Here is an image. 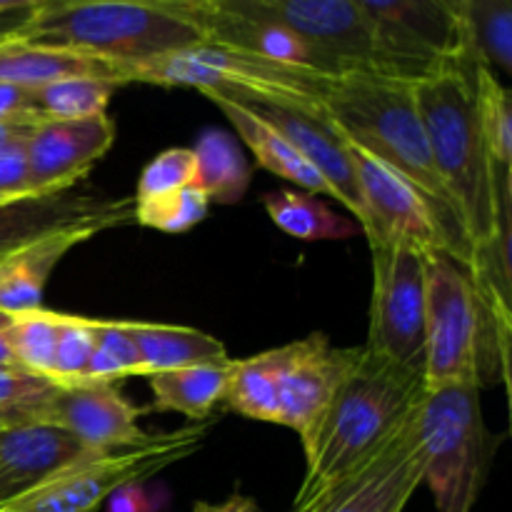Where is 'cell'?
Instances as JSON below:
<instances>
[{"instance_id": "cell-1", "label": "cell", "mask_w": 512, "mask_h": 512, "mask_svg": "<svg viewBox=\"0 0 512 512\" xmlns=\"http://www.w3.org/2000/svg\"><path fill=\"white\" fill-rule=\"evenodd\" d=\"M423 393V373L360 345L313 443L305 448V478L290 512L308 510L363 470L415 413Z\"/></svg>"}, {"instance_id": "cell-2", "label": "cell", "mask_w": 512, "mask_h": 512, "mask_svg": "<svg viewBox=\"0 0 512 512\" xmlns=\"http://www.w3.org/2000/svg\"><path fill=\"white\" fill-rule=\"evenodd\" d=\"M478 65L485 63L473 53L455 68L413 85V100L428 138L433 165L473 248V270L500 225H510V215L498 220V215L510 213V208H503L500 213L495 208L493 160L475 108L473 80Z\"/></svg>"}, {"instance_id": "cell-3", "label": "cell", "mask_w": 512, "mask_h": 512, "mask_svg": "<svg viewBox=\"0 0 512 512\" xmlns=\"http://www.w3.org/2000/svg\"><path fill=\"white\" fill-rule=\"evenodd\" d=\"M20 40L108 60L130 70L133 83L143 65L205 45L183 0H40Z\"/></svg>"}, {"instance_id": "cell-4", "label": "cell", "mask_w": 512, "mask_h": 512, "mask_svg": "<svg viewBox=\"0 0 512 512\" xmlns=\"http://www.w3.org/2000/svg\"><path fill=\"white\" fill-rule=\"evenodd\" d=\"M510 333L463 265L425 255V390L508 380Z\"/></svg>"}, {"instance_id": "cell-5", "label": "cell", "mask_w": 512, "mask_h": 512, "mask_svg": "<svg viewBox=\"0 0 512 512\" xmlns=\"http://www.w3.org/2000/svg\"><path fill=\"white\" fill-rule=\"evenodd\" d=\"M323 108L343 138L383 160L388 168L418 185L440 208L455 215L453 200L433 165L428 138L415 108L413 85L378 75H338L325 93Z\"/></svg>"}, {"instance_id": "cell-6", "label": "cell", "mask_w": 512, "mask_h": 512, "mask_svg": "<svg viewBox=\"0 0 512 512\" xmlns=\"http://www.w3.org/2000/svg\"><path fill=\"white\" fill-rule=\"evenodd\" d=\"M423 483L438 512H470L488 473V430L473 385L425 390L418 408Z\"/></svg>"}, {"instance_id": "cell-7", "label": "cell", "mask_w": 512, "mask_h": 512, "mask_svg": "<svg viewBox=\"0 0 512 512\" xmlns=\"http://www.w3.org/2000/svg\"><path fill=\"white\" fill-rule=\"evenodd\" d=\"M210 420L170 435H155L140 448L118 453H90L45 478L0 512H95L115 490L140 485L170 465L198 453Z\"/></svg>"}, {"instance_id": "cell-8", "label": "cell", "mask_w": 512, "mask_h": 512, "mask_svg": "<svg viewBox=\"0 0 512 512\" xmlns=\"http://www.w3.org/2000/svg\"><path fill=\"white\" fill-rule=\"evenodd\" d=\"M345 148L363 200L365 220L360 230L365 238L393 240L423 255L443 253L468 273L473 270V248L455 215L353 140L345 138Z\"/></svg>"}, {"instance_id": "cell-9", "label": "cell", "mask_w": 512, "mask_h": 512, "mask_svg": "<svg viewBox=\"0 0 512 512\" xmlns=\"http://www.w3.org/2000/svg\"><path fill=\"white\" fill-rule=\"evenodd\" d=\"M373 23L383 78L415 85L473 55L463 0H360Z\"/></svg>"}, {"instance_id": "cell-10", "label": "cell", "mask_w": 512, "mask_h": 512, "mask_svg": "<svg viewBox=\"0 0 512 512\" xmlns=\"http://www.w3.org/2000/svg\"><path fill=\"white\" fill-rule=\"evenodd\" d=\"M373 298L365 348L403 368L425 365V255L393 240H368Z\"/></svg>"}, {"instance_id": "cell-11", "label": "cell", "mask_w": 512, "mask_h": 512, "mask_svg": "<svg viewBox=\"0 0 512 512\" xmlns=\"http://www.w3.org/2000/svg\"><path fill=\"white\" fill-rule=\"evenodd\" d=\"M243 13L293 30L328 55L340 75L383 78L373 23L360 0H230Z\"/></svg>"}, {"instance_id": "cell-12", "label": "cell", "mask_w": 512, "mask_h": 512, "mask_svg": "<svg viewBox=\"0 0 512 512\" xmlns=\"http://www.w3.org/2000/svg\"><path fill=\"white\" fill-rule=\"evenodd\" d=\"M215 95H223V98L243 105L245 110H250L260 120H265L270 128L278 130L323 175L333 198L340 200L353 213L355 223L363 225V200H360L358 183H355V173L348 158V148H345V138L335 130V125L330 123L323 108L283 103V100L243 93V90H220Z\"/></svg>"}, {"instance_id": "cell-13", "label": "cell", "mask_w": 512, "mask_h": 512, "mask_svg": "<svg viewBox=\"0 0 512 512\" xmlns=\"http://www.w3.org/2000/svg\"><path fill=\"white\" fill-rule=\"evenodd\" d=\"M358 348H333L323 333L283 345L280 425L295 430L303 450L313 443Z\"/></svg>"}, {"instance_id": "cell-14", "label": "cell", "mask_w": 512, "mask_h": 512, "mask_svg": "<svg viewBox=\"0 0 512 512\" xmlns=\"http://www.w3.org/2000/svg\"><path fill=\"white\" fill-rule=\"evenodd\" d=\"M140 415L143 410L133 408L120 393V383L83 380L60 385L45 410L43 425L65 430L90 453H118L155 438L140 428Z\"/></svg>"}, {"instance_id": "cell-15", "label": "cell", "mask_w": 512, "mask_h": 512, "mask_svg": "<svg viewBox=\"0 0 512 512\" xmlns=\"http://www.w3.org/2000/svg\"><path fill=\"white\" fill-rule=\"evenodd\" d=\"M418 408L363 470L303 512H403L423 483L425 470Z\"/></svg>"}, {"instance_id": "cell-16", "label": "cell", "mask_w": 512, "mask_h": 512, "mask_svg": "<svg viewBox=\"0 0 512 512\" xmlns=\"http://www.w3.org/2000/svg\"><path fill=\"white\" fill-rule=\"evenodd\" d=\"M185 13L203 33L205 45L255 55L293 68L315 70L323 75H340L333 60L315 45L270 20L255 18L235 8L230 0H183Z\"/></svg>"}, {"instance_id": "cell-17", "label": "cell", "mask_w": 512, "mask_h": 512, "mask_svg": "<svg viewBox=\"0 0 512 512\" xmlns=\"http://www.w3.org/2000/svg\"><path fill=\"white\" fill-rule=\"evenodd\" d=\"M135 223L133 198H105L93 193H48L0 203V260L23 245L70 228L100 230L123 228Z\"/></svg>"}, {"instance_id": "cell-18", "label": "cell", "mask_w": 512, "mask_h": 512, "mask_svg": "<svg viewBox=\"0 0 512 512\" xmlns=\"http://www.w3.org/2000/svg\"><path fill=\"white\" fill-rule=\"evenodd\" d=\"M115 140V123L105 115L80 120L40 118L25 140L30 185L35 195L73 190Z\"/></svg>"}, {"instance_id": "cell-19", "label": "cell", "mask_w": 512, "mask_h": 512, "mask_svg": "<svg viewBox=\"0 0 512 512\" xmlns=\"http://www.w3.org/2000/svg\"><path fill=\"white\" fill-rule=\"evenodd\" d=\"M83 455H90V450L60 428L50 425L3 428L0 430V508L18 500L20 495Z\"/></svg>"}, {"instance_id": "cell-20", "label": "cell", "mask_w": 512, "mask_h": 512, "mask_svg": "<svg viewBox=\"0 0 512 512\" xmlns=\"http://www.w3.org/2000/svg\"><path fill=\"white\" fill-rule=\"evenodd\" d=\"M105 230L88 228L58 230L23 245L0 260V313L18 315L43 308V290L60 260L78 245L93 240Z\"/></svg>"}, {"instance_id": "cell-21", "label": "cell", "mask_w": 512, "mask_h": 512, "mask_svg": "<svg viewBox=\"0 0 512 512\" xmlns=\"http://www.w3.org/2000/svg\"><path fill=\"white\" fill-rule=\"evenodd\" d=\"M65 78H98L115 85L133 83L130 70L93 55L63 48H43L15 38L0 43V83L20 88H40Z\"/></svg>"}, {"instance_id": "cell-22", "label": "cell", "mask_w": 512, "mask_h": 512, "mask_svg": "<svg viewBox=\"0 0 512 512\" xmlns=\"http://www.w3.org/2000/svg\"><path fill=\"white\" fill-rule=\"evenodd\" d=\"M205 98L213 100L220 110H223L225 118L233 123V128L238 130L240 140L253 150V155L258 158L260 168L270 170V173L280 175L283 180H290L293 185L308 190L310 195H330L328 183L323 180V175L278 133V130L270 128L265 120H260L258 115H253L250 110H245L243 105L233 103V100L223 98V95L205 93Z\"/></svg>"}, {"instance_id": "cell-23", "label": "cell", "mask_w": 512, "mask_h": 512, "mask_svg": "<svg viewBox=\"0 0 512 512\" xmlns=\"http://www.w3.org/2000/svg\"><path fill=\"white\" fill-rule=\"evenodd\" d=\"M123 323L138 348L143 378L150 373H163V370L218 365L230 360L228 350L220 340L195 328L140 323V320H123Z\"/></svg>"}, {"instance_id": "cell-24", "label": "cell", "mask_w": 512, "mask_h": 512, "mask_svg": "<svg viewBox=\"0 0 512 512\" xmlns=\"http://www.w3.org/2000/svg\"><path fill=\"white\" fill-rule=\"evenodd\" d=\"M230 370H233V358L218 365H195V368L145 375L143 380L153 393V403L143 408V413H180L205 423L210 413L223 403Z\"/></svg>"}, {"instance_id": "cell-25", "label": "cell", "mask_w": 512, "mask_h": 512, "mask_svg": "<svg viewBox=\"0 0 512 512\" xmlns=\"http://www.w3.org/2000/svg\"><path fill=\"white\" fill-rule=\"evenodd\" d=\"M280 378H283V348L233 360L223 405L243 418L280 425Z\"/></svg>"}, {"instance_id": "cell-26", "label": "cell", "mask_w": 512, "mask_h": 512, "mask_svg": "<svg viewBox=\"0 0 512 512\" xmlns=\"http://www.w3.org/2000/svg\"><path fill=\"white\" fill-rule=\"evenodd\" d=\"M195 183L210 203L235 205L250 188V165L225 130H205L193 148Z\"/></svg>"}, {"instance_id": "cell-27", "label": "cell", "mask_w": 512, "mask_h": 512, "mask_svg": "<svg viewBox=\"0 0 512 512\" xmlns=\"http://www.w3.org/2000/svg\"><path fill=\"white\" fill-rule=\"evenodd\" d=\"M270 220L283 233L313 243V240H345L360 230L355 220L343 218L333 208L310 193L298 190H273L263 195Z\"/></svg>"}, {"instance_id": "cell-28", "label": "cell", "mask_w": 512, "mask_h": 512, "mask_svg": "<svg viewBox=\"0 0 512 512\" xmlns=\"http://www.w3.org/2000/svg\"><path fill=\"white\" fill-rule=\"evenodd\" d=\"M475 108L480 130L493 160V183H512V100L510 90L495 78L488 65L475 70Z\"/></svg>"}, {"instance_id": "cell-29", "label": "cell", "mask_w": 512, "mask_h": 512, "mask_svg": "<svg viewBox=\"0 0 512 512\" xmlns=\"http://www.w3.org/2000/svg\"><path fill=\"white\" fill-rule=\"evenodd\" d=\"M120 85L98 78H65L30 88L33 110L40 118L80 120L105 115L110 98Z\"/></svg>"}, {"instance_id": "cell-30", "label": "cell", "mask_w": 512, "mask_h": 512, "mask_svg": "<svg viewBox=\"0 0 512 512\" xmlns=\"http://www.w3.org/2000/svg\"><path fill=\"white\" fill-rule=\"evenodd\" d=\"M60 385L20 365H0V428L43 425Z\"/></svg>"}, {"instance_id": "cell-31", "label": "cell", "mask_w": 512, "mask_h": 512, "mask_svg": "<svg viewBox=\"0 0 512 512\" xmlns=\"http://www.w3.org/2000/svg\"><path fill=\"white\" fill-rule=\"evenodd\" d=\"M468 38L475 55L493 70H512V5L510 0H463Z\"/></svg>"}, {"instance_id": "cell-32", "label": "cell", "mask_w": 512, "mask_h": 512, "mask_svg": "<svg viewBox=\"0 0 512 512\" xmlns=\"http://www.w3.org/2000/svg\"><path fill=\"white\" fill-rule=\"evenodd\" d=\"M60 313L50 310H30V313L10 315L5 340L15 365L35 375L53 380V355L58 340Z\"/></svg>"}, {"instance_id": "cell-33", "label": "cell", "mask_w": 512, "mask_h": 512, "mask_svg": "<svg viewBox=\"0 0 512 512\" xmlns=\"http://www.w3.org/2000/svg\"><path fill=\"white\" fill-rule=\"evenodd\" d=\"M143 378L138 348L123 320H93V353L83 380H108L123 383Z\"/></svg>"}, {"instance_id": "cell-34", "label": "cell", "mask_w": 512, "mask_h": 512, "mask_svg": "<svg viewBox=\"0 0 512 512\" xmlns=\"http://www.w3.org/2000/svg\"><path fill=\"white\" fill-rule=\"evenodd\" d=\"M208 208V195L200 190L198 183H190L173 193L135 200V223L160 230V233H185L205 220Z\"/></svg>"}, {"instance_id": "cell-35", "label": "cell", "mask_w": 512, "mask_h": 512, "mask_svg": "<svg viewBox=\"0 0 512 512\" xmlns=\"http://www.w3.org/2000/svg\"><path fill=\"white\" fill-rule=\"evenodd\" d=\"M93 353V318L60 313L53 355V380L58 385L83 383Z\"/></svg>"}, {"instance_id": "cell-36", "label": "cell", "mask_w": 512, "mask_h": 512, "mask_svg": "<svg viewBox=\"0 0 512 512\" xmlns=\"http://www.w3.org/2000/svg\"><path fill=\"white\" fill-rule=\"evenodd\" d=\"M195 183V155L193 148H170L155 155L143 168L133 200H148L155 195L173 193Z\"/></svg>"}, {"instance_id": "cell-37", "label": "cell", "mask_w": 512, "mask_h": 512, "mask_svg": "<svg viewBox=\"0 0 512 512\" xmlns=\"http://www.w3.org/2000/svg\"><path fill=\"white\" fill-rule=\"evenodd\" d=\"M30 195H35V190L30 185L25 145L0 150V203H5V200L30 198Z\"/></svg>"}, {"instance_id": "cell-38", "label": "cell", "mask_w": 512, "mask_h": 512, "mask_svg": "<svg viewBox=\"0 0 512 512\" xmlns=\"http://www.w3.org/2000/svg\"><path fill=\"white\" fill-rule=\"evenodd\" d=\"M38 5L40 0H10V3L0 10V43L20 38L25 25L33 20Z\"/></svg>"}, {"instance_id": "cell-39", "label": "cell", "mask_w": 512, "mask_h": 512, "mask_svg": "<svg viewBox=\"0 0 512 512\" xmlns=\"http://www.w3.org/2000/svg\"><path fill=\"white\" fill-rule=\"evenodd\" d=\"M18 118H40V115H35L33 110L30 88L0 83V123H5V120H18Z\"/></svg>"}, {"instance_id": "cell-40", "label": "cell", "mask_w": 512, "mask_h": 512, "mask_svg": "<svg viewBox=\"0 0 512 512\" xmlns=\"http://www.w3.org/2000/svg\"><path fill=\"white\" fill-rule=\"evenodd\" d=\"M108 512H158V508L140 485H125L108 498Z\"/></svg>"}, {"instance_id": "cell-41", "label": "cell", "mask_w": 512, "mask_h": 512, "mask_svg": "<svg viewBox=\"0 0 512 512\" xmlns=\"http://www.w3.org/2000/svg\"><path fill=\"white\" fill-rule=\"evenodd\" d=\"M38 120L40 118H18V120H5V123H0V150L25 145V140H28V135L33 133Z\"/></svg>"}, {"instance_id": "cell-42", "label": "cell", "mask_w": 512, "mask_h": 512, "mask_svg": "<svg viewBox=\"0 0 512 512\" xmlns=\"http://www.w3.org/2000/svg\"><path fill=\"white\" fill-rule=\"evenodd\" d=\"M190 512H260V508L253 498L235 493L228 500H223V503H205V500H200Z\"/></svg>"}, {"instance_id": "cell-43", "label": "cell", "mask_w": 512, "mask_h": 512, "mask_svg": "<svg viewBox=\"0 0 512 512\" xmlns=\"http://www.w3.org/2000/svg\"><path fill=\"white\" fill-rule=\"evenodd\" d=\"M8 323H10V315L0 313V365H15L13 358H10L8 340H5V330H8Z\"/></svg>"}, {"instance_id": "cell-44", "label": "cell", "mask_w": 512, "mask_h": 512, "mask_svg": "<svg viewBox=\"0 0 512 512\" xmlns=\"http://www.w3.org/2000/svg\"><path fill=\"white\" fill-rule=\"evenodd\" d=\"M8 3H10V0H0V10H3Z\"/></svg>"}, {"instance_id": "cell-45", "label": "cell", "mask_w": 512, "mask_h": 512, "mask_svg": "<svg viewBox=\"0 0 512 512\" xmlns=\"http://www.w3.org/2000/svg\"><path fill=\"white\" fill-rule=\"evenodd\" d=\"M5 203H8V200H5Z\"/></svg>"}, {"instance_id": "cell-46", "label": "cell", "mask_w": 512, "mask_h": 512, "mask_svg": "<svg viewBox=\"0 0 512 512\" xmlns=\"http://www.w3.org/2000/svg\"><path fill=\"white\" fill-rule=\"evenodd\" d=\"M0 430H3V428H0Z\"/></svg>"}]
</instances>
